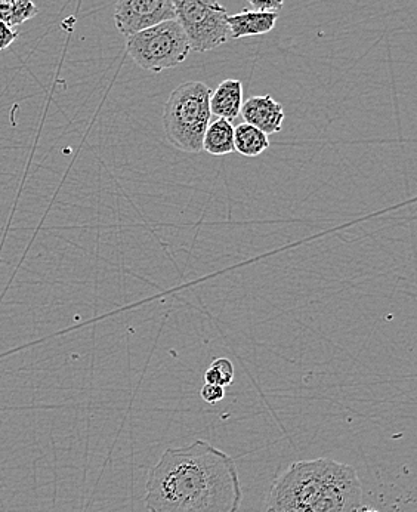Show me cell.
Instances as JSON below:
<instances>
[{"instance_id": "7a4b0ae2", "label": "cell", "mask_w": 417, "mask_h": 512, "mask_svg": "<svg viewBox=\"0 0 417 512\" xmlns=\"http://www.w3.org/2000/svg\"><path fill=\"white\" fill-rule=\"evenodd\" d=\"M212 89L203 82H185L169 95L163 110L166 140L185 153L203 151V135L208 128Z\"/></svg>"}, {"instance_id": "5b68a950", "label": "cell", "mask_w": 417, "mask_h": 512, "mask_svg": "<svg viewBox=\"0 0 417 512\" xmlns=\"http://www.w3.org/2000/svg\"><path fill=\"white\" fill-rule=\"evenodd\" d=\"M191 51L208 52L231 39L228 12L218 0H172Z\"/></svg>"}, {"instance_id": "9a60e30c", "label": "cell", "mask_w": 417, "mask_h": 512, "mask_svg": "<svg viewBox=\"0 0 417 512\" xmlns=\"http://www.w3.org/2000/svg\"><path fill=\"white\" fill-rule=\"evenodd\" d=\"M200 396L206 403L216 404L224 400L225 388L221 385L205 384L202 391H200Z\"/></svg>"}, {"instance_id": "6da1fadb", "label": "cell", "mask_w": 417, "mask_h": 512, "mask_svg": "<svg viewBox=\"0 0 417 512\" xmlns=\"http://www.w3.org/2000/svg\"><path fill=\"white\" fill-rule=\"evenodd\" d=\"M236 462L205 440L165 450L145 483L148 512H239Z\"/></svg>"}, {"instance_id": "5bb4252c", "label": "cell", "mask_w": 417, "mask_h": 512, "mask_svg": "<svg viewBox=\"0 0 417 512\" xmlns=\"http://www.w3.org/2000/svg\"><path fill=\"white\" fill-rule=\"evenodd\" d=\"M234 366L231 360L216 359L205 372V384L221 385V387H230L234 381Z\"/></svg>"}, {"instance_id": "7c38bea8", "label": "cell", "mask_w": 417, "mask_h": 512, "mask_svg": "<svg viewBox=\"0 0 417 512\" xmlns=\"http://www.w3.org/2000/svg\"><path fill=\"white\" fill-rule=\"evenodd\" d=\"M270 148V138L255 126L243 122L234 128V151L246 157H258Z\"/></svg>"}, {"instance_id": "4fadbf2b", "label": "cell", "mask_w": 417, "mask_h": 512, "mask_svg": "<svg viewBox=\"0 0 417 512\" xmlns=\"http://www.w3.org/2000/svg\"><path fill=\"white\" fill-rule=\"evenodd\" d=\"M39 8L32 0H0V21L15 29L35 18Z\"/></svg>"}, {"instance_id": "2e32d148", "label": "cell", "mask_w": 417, "mask_h": 512, "mask_svg": "<svg viewBox=\"0 0 417 512\" xmlns=\"http://www.w3.org/2000/svg\"><path fill=\"white\" fill-rule=\"evenodd\" d=\"M252 11L276 12L281 11L284 6V0H247Z\"/></svg>"}, {"instance_id": "8992f818", "label": "cell", "mask_w": 417, "mask_h": 512, "mask_svg": "<svg viewBox=\"0 0 417 512\" xmlns=\"http://www.w3.org/2000/svg\"><path fill=\"white\" fill-rule=\"evenodd\" d=\"M363 504V487L351 465L336 462L317 501L302 512H358Z\"/></svg>"}, {"instance_id": "ba28073f", "label": "cell", "mask_w": 417, "mask_h": 512, "mask_svg": "<svg viewBox=\"0 0 417 512\" xmlns=\"http://www.w3.org/2000/svg\"><path fill=\"white\" fill-rule=\"evenodd\" d=\"M243 120L267 135L278 134L283 128L284 110L271 95H256L243 101Z\"/></svg>"}, {"instance_id": "9c48e42d", "label": "cell", "mask_w": 417, "mask_h": 512, "mask_svg": "<svg viewBox=\"0 0 417 512\" xmlns=\"http://www.w3.org/2000/svg\"><path fill=\"white\" fill-rule=\"evenodd\" d=\"M210 113L219 119L234 122L243 106V85L240 80L227 79L210 94Z\"/></svg>"}, {"instance_id": "8fae6325", "label": "cell", "mask_w": 417, "mask_h": 512, "mask_svg": "<svg viewBox=\"0 0 417 512\" xmlns=\"http://www.w3.org/2000/svg\"><path fill=\"white\" fill-rule=\"evenodd\" d=\"M203 150L212 156H227L234 153V126L225 119L210 120L203 135Z\"/></svg>"}, {"instance_id": "e0dca14e", "label": "cell", "mask_w": 417, "mask_h": 512, "mask_svg": "<svg viewBox=\"0 0 417 512\" xmlns=\"http://www.w3.org/2000/svg\"><path fill=\"white\" fill-rule=\"evenodd\" d=\"M18 33L17 30L11 29V27L6 26L5 23L0 21V51L3 49L9 48L12 43L17 39Z\"/></svg>"}, {"instance_id": "277c9868", "label": "cell", "mask_w": 417, "mask_h": 512, "mask_svg": "<svg viewBox=\"0 0 417 512\" xmlns=\"http://www.w3.org/2000/svg\"><path fill=\"white\" fill-rule=\"evenodd\" d=\"M126 51L141 69L157 73L184 63L191 48L181 24L171 20L129 36Z\"/></svg>"}, {"instance_id": "52a82bcc", "label": "cell", "mask_w": 417, "mask_h": 512, "mask_svg": "<svg viewBox=\"0 0 417 512\" xmlns=\"http://www.w3.org/2000/svg\"><path fill=\"white\" fill-rule=\"evenodd\" d=\"M171 20H176L172 0H117L114 8V24L126 37Z\"/></svg>"}, {"instance_id": "3957f363", "label": "cell", "mask_w": 417, "mask_h": 512, "mask_svg": "<svg viewBox=\"0 0 417 512\" xmlns=\"http://www.w3.org/2000/svg\"><path fill=\"white\" fill-rule=\"evenodd\" d=\"M336 462L318 458L290 465L274 481L265 512H302L310 508L326 486Z\"/></svg>"}, {"instance_id": "30bf717a", "label": "cell", "mask_w": 417, "mask_h": 512, "mask_svg": "<svg viewBox=\"0 0 417 512\" xmlns=\"http://www.w3.org/2000/svg\"><path fill=\"white\" fill-rule=\"evenodd\" d=\"M277 20L276 12H259L252 9H244L239 14L228 15L231 39L268 35L276 27Z\"/></svg>"}]
</instances>
